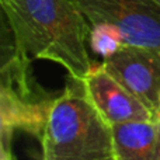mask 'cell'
Wrapping results in <instances>:
<instances>
[{
	"instance_id": "obj_7",
	"label": "cell",
	"mask_w": 160,
	"mask_h": 160,
	"mask_svg": "<svg viewBox=\"0 0 160 160\" xmlns=\"http://www.w3.org/2000/svg\"><path fill=\"white\" fill-rule=\"evenodd\" d=\"M117 160H160V119L112 125Z\"/></svg>"
},
{
	"instance_id": "obj_5",
	"label": "cell",
	"mask_w": 160,
	"mask_h": 160,
	"mask_svg": "<svg viewBox=\"0 0 160 160\" xmlns=\"http://www.w3.org/2000/svg\"><path fill=\"white\" fill-rule=\"evenodd\" d=\"M102 65L160 118V51L118 42L102 55Z\"/></svg>"
},
{
	"instance_id": "obj_1",
	"label": "cell",
	"mask_w": 160,
	"mask_h": 160,
	"mask_svg": "<svg viewBox=\"0 0 160 160\" xmlns=\"http://www.w3.org/2000/svg\"><path fill=\"white\" fill-rule=\"evenodd\" d=\"M16 52L61 65L82 82L93 68L90 22L73 0H0Z\"/></svg>"
},
{
	"instance_id": "obj_8",
	"label": "cell",
	"mask_w": 160,
	"mask_h": 160,
	"mask_svg": "<svg viewBox=\"0 0 160 160\" xmlns=\"http://www.w3.org/2000/svg\"><path fill=\"white\" fill-rule=\"evenodd\" d=\"M0 160H14L11 141H0Z\"/></svg>"
},
{
	"instance_id": "obj_4",
	"label": "cell",
	"mask_w": 160,
	"mask_h": 160,
	"mask_svg": "<svg viewBox=\"0 0 160 160\" xmlns=\"http://www.w3.org/2000/svg\"><path fill=\"white\" fill-rule=\"evenodd\" d=\"M91 27L119 42L160 51V4L153 0H73Z\"/></svg>"
},
{
	"instance_id": "obj_9",
	"label": "cell",
	"mask_w": 160,
	"mask_h": 160,
	"mask_svg": "<svg viewBox=\"0 0 160 160\" xmlns=\"http://www.w3.org/2000/svg\"><path fill=\"white\" fill-rule=\"evenodd\" d=\"M153 2H156V3H159V4H160V0H153Z\"/></svg>"
},
{
	"instance_id": "obj_3",
	"label": "cell",
	"mask_w": 160,
	"mask_h": 160,
	"mask_svg": "<svg viewBox=\"0 0 160 160\" xmlns=\"http://www.w3.org/2000/svg\"><path fill=\"white\" fill-rule=\"evenodd\" d=\"M31 59L16 49L0 69V141H11L14 131L41 139L51 105L58 93H49L30 70Z\"/></svg>"
},
{
	"instance_id": "obj_2",
	"label": "cell",
	"mask_w": 160,
	"mask_h": 160,
	"mask_svg": "<svg viewBox=\"0 0 160 160\" xmlns=\"http://www.w3.org/2000/svg\"><path fill=\"white\" fill-rule=\"evenodd\" d=\"M69 79L51 105L39 139L42 160H117L112 125L90 101L82 82Z\"/></svg>"
},
{
	"instance_id": "obj_6",
	"label": "cell",
	"mask_w": 160,
	"mask_h": 160,
	"mask_svg": "<svg viewBox=\"0 0 160 160\" xmlns=\"http://www.w3.org/2000/svg\"><path fill=\"white\" fill-rule=\"evenodd\" d=\"M90 101L108 124L160 119L122 83L114 78L104 65H93L82 80Z\"/></svg>"
}]
</instances>
